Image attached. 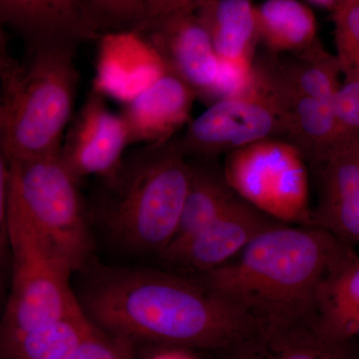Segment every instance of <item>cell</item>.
Returning a JSON list of instances; mask_svg holds the SVG:
<instances>
[{"mask_svg": "<svg viewBox=\"0 0 359 359\" xmlns=\"http://www.w3.org/2000/svg\"><path fill=\"white\" fill-rule=\"evenodd\" d=\"M195 13L204 25L219 62L252 67L259 42L252 0H203Z\"/></svg>", "mask_w": 359, "mask_h": 359, "instance_id": "ac0fdd59", "label": "cell"}, {"mask_svg": "<svg viewBox=\"0 0 359 359\" xmlns=\"http://www.w3.org/2000/svg\"><path fill=\"white\" fill-rule=\"evenodd\" d=\"M192 162L178 140L144 146L105 180L106 221L123 245L159 257L173 242L192 178Z\"/></svg>", "mask_w": 359, "mask_h": 359, "instance_id": "277c9868", "label": "cell"}, {"mask_svg": "<svg viewBox=\"0 0 359 359\" xmlns=\"http://www.w3.org/2000/svg\"><path fill=\"white\" fill-rule=\"evenodd\" d=\"M334 96V112L340 144H359V74L346 73Z\"/></svg>", "mask_w": 359, "mask_h": 359, "instance_id": "484cf974", "label": "cell"}, {"mask_svg": "<svg viewBox=\"0 0 359 359\" xmlns=\"http://www.w3.org/2000/svg\"><path fill=\"white\" fill-rule=\"evenodd\" d=\"M358 359H359V351H358Z\"/></svg>", "mask_w": 359, "mask_h": 359, "instance_id": "d6a6232c", "label": "cell"}, {"mask_svg": "<svg viewBox=\"0 0 359 359\" xmlns=\"http://www.w3.org/2000/svg\"><path fill=\"white\" fill-rule=\"evenodd\" d=\"M71 359H136V354L128 346L94 325Z\"/></svg>", "mask_w": 359, "mask_h": 359, "instance_id": "4316f807", "label": "cell"}, {"mask_svg": "<svg viewBox=\"0 0 359 359\" xmlns=\"http://www.w3.org/2000/svg\"><path fill=\"white\" fill-rule=\"evenodd\" d=\"M259 42L269 53H297L318 40L313 9L302 0H264L256 6Z\"/></svg>", "mask_w": 359, "mask_h": 359, "instance_id": "d6986e66", "label": "cell"}, {"mask_svg": "<svg viewBox=\"0 0 359 359\" xmlns=\"http://www.w3.org/2000/svg\"><path fill=\"white\" fill-rule=\"evenodd\" d=\"M255 72L285 117V140L301 151L313 168L321 164L340 144L332 99L299 93L283 76L278 55L263 54L255 60Z\"/></svg>", "mask_w": 359, "mask_h": 359, "instance_id": "30bf717a", "label": "cell"}, {"mask_svg": "<svg viewBox=\"0 0 359 359\" xmlns=\"http://www.w3.org/2000/svg\"><path fill=\"white\" fill-rule=\"evenodd\" d=\"M99 33L137 30L145 16L149 0H83Z\"/></svg>", "mask_w": 359, "mask_h": 359, "instance_id": "cb8c5ba5", "label": "cell"}, {"mask_svg": "<svg viewBox=\"0 0 359 359\" xmlns=\"http://www.w3.org/2000/svg\"><path fill=\"white\" fill-rule=\"evenodd\" d=\"M285 133L282 111L254 71L247 91L210 104L177 140L189 159L211 160L257 142L285 140Z\"/></svg>", "mask_w": 359, "mask_h": 359, "instance_id": "ba28073f", "label": "cell"}, {"mask_svg": "<svg viewBox=\"0 0 359 359\" xmlns=\"http://www.w3.org/2000/svg\"><path fill=\"white\" fill-rule=\"evenodd\" d=\"M93 325L79 304L50 325L0 340V359H71Z\"/></svg>", "mask_w": 359, "mask_h": 359, "instance_id": "ffe728a7", "label": "cell"}, {"mask_svg": "<svg viewBox=\"0 0 359 359\" xmlns=\"http://www.w3.org/2000/svg\"><path fill=\"white\" fill-rule=\"evenodd\" d=\"M287 81L299 93L318 99H332L342 75L339 59L325 48L320 39L289 57L278 55Z\"/></svg>", "mask_w": 359, "mask_h": 359, "instance_id": "603a6c76", "label": "cell"}, {"mask_svg": "<svg viewBox=\"0 0 359 359\" xmlns=\"http://www.w3.org/2000/svg\"><path fill=\"white\" fill-rule=\"evenodd\" d=\"M164 62L198 98L212 101L219 60L195 11H180L161 18L140 32Z\"/></svg>", "mask_w": 359, "mask_h": 359, "instance_id": "7c38bea8", "label": "cell"}, {"mask_svg": "<svg viewBox=\"0 0 359 359\" xmlns=\"http://www.w3.org/2000/svg\"><path fill=\"white\" fill-rule=\"evenodd\" d=\"M302 1L306 2L309 6L328 9V11H330V13H332V11H334L335 7L339 6L342 0H302Z\"/></svg>", "mask_w": 359, "mask_h": 359, "instance_id": "1f68e13d", "label": "cell"}, {"mask_svg": "<svg viewBox=\"0 0 359 359\" xmlns=\"http://www.w3.org/2000/svg\"><path fill=\"white\" fill-rule=\"evenodd\" d=\"M203 0H149L143 22L137 32H141L161 18L180 11H195Z\"/></svg>", "mask_w": 359, "mask_h": 359, "instance_id": "f1b7e54d", "label": "cell"}, {"mask_svg": "<svg viewBox=\"0 0 359 359\" xmlns=\"http://www.w3.org/2000/svg\"><path fill=\"white\" fill-rule=\"evenodd\" d=\"M8 162L9 199L75 273L83 271L92 264L94 245L79 181L60 154Z\"/></svg>", "mask_w": 359, "mask_h": 359, "instance_id": "8992f818", "label": "cell"}, {"mask_svg": "<svg viewBox=\"0 0 359 359\" xmlns=\"http://www.w3.org/2000/svg\"><path fill=\"white\" fill-rule=\"evenodd\" d=\"M142 353L141 359H212L211 353L178 347L149 349Z\"/></svg>", "mask_w": 359, "mask_h": 359, "instance_id": "f546056e", "label": "cell"}, {"mask_svg": "<svg viewBox=\"0 0 359 359\" xmlns=\"http://www.w3.org/2000/svg\"><path fill=\"white\" fill-rule=\"evenodd\" d=\"M129 145L121 114L111 112L104 97L92 90L66 133L60 159L79 182L89 176L105 181L119 170Z\"/></svg>", "mask_w": 359, "mask_h": 359, "instance_id": "8fae6325", "label": "cell"}, {"mask_svg": "<svg viewBox=\"0 0 359 359\" xmlns=\"http://www.w3.org/2000/svg\"><path fill=\"white\" fill-rule=\"evenodd\" d=\"M320 181L311 226L359 245V144L342 143L314 168Z\"/></svg>", "mask_w": 359, "mask_h": 359, "instance_id": "9a60e30c", "label": "cell"}, {"mask_svg": "<svg viewBox=\"0 0 359 359\" xmlns=\"http://www.w3.org/2000/svg\"><path fill=\"white\" fill-rule=\"evenodd\" d=\"M75 51L30 47L25 60L11 59L0 72V149L7 160L60 154L79 80Z\"/></svg>", "mask_w": 359, "mask_h": 359, "instance_id": "3957f363", "label": "cell"}, {"mask_svg": "<svg viewBox=\"0 0 359 359\" xmlns=\"http://www.w3.org/2000/svg\"><path fill=\"white\" fill-rule=\"evenodd\" d=\"M0 25L16 30L28 47L67 46L100 36L83 0H0Z\"/></svg>", "mask_w": 359, "mask_h": 359, "instance_id": "5bb4252c", "label": "cell"}, {"mask_svg": "<svg viewBox=\"0 0 359 359\" xmlns=\"http://www.w3.org/2000/svg\"><path fill=\"white\" fill-rule=\"evenodd\" d=\"M196 99L195 92L185 82L166 71L124 105L121 116L130 145H159L173 140L190 122Z\"/></svg>", "mask_w": 359, "mask_h": 359, "instance_id": "2e32d148", "label": "cell"}, {"mask_svg": "<svg viewBox=\"0 0 359 359\" xmlns=\"http://www.w3.org/2000/svg\"><path fill=\"white\" fill-rule=\"evenodd\" d=\"M93 91L127 104L167 69L148 40L135 30L106 32L98 37Z\"/></svg>", "mask_w": 359, "mask_h": 359, "instance_id": "4fadbf2b", "label": "cell"}, {"mask_svg": "<svg viewBox=\"0 0 359 359\" xmlns=\"http://www.w3.org/2000/svg\"><path fill=\"white\" fill-rule=\"evenodd\" d=\"M81 271L74 292L84 313L135 354L164 347L214 353L259 327L194 276L91 264Z\"/></svg>", "mask_w": 359, "mask_h": 359, "instance_id": "6da1fadb", "label": "cell"}, {"mask_svg": "<svg viewBox=\"0 0 359 359\" xmlns=\"http://www.w3.org/2000/svg\"><path fill=\"white\" fill-rule=\"evenodd\" d=\"M11 167L0 149V271L11 264L8 241V199Z\"/></svg>", "mask_w": 359, "mask_h": 359, "instance_id": "83f0119b", "label": "cell"}, {"mask_svg": "<svg viewBox=\"0 0 359 359\" xmlns=\"http://www.w3.org/2000/svg\"><path fill=\"white\" fill-rule=\"evenodd\" d=\"M11 58L7 54L6 39H4L2 25H0V72L4 69V67L8 65Z\"/></svg>", "mask_w": 359, "mask_h": 359, "instance_id": "4dcf8cb0", "label": "cell"}, {"mask_svg": "<svg viewBox=\"0 0 359 359\" xmlns=\"http://www.w3.org/2000/svg\"><path fill=\"white\" fill-rule=\"evenodd\" d=\"M355 344L325 337L313 323L261 325L212 359H358Z\"/></svg>", "mask_w": 359, "mask_h": 359, "instance_id": "e0dca14e", "label": "cell"}, {"mask_svg": "<svg viewBox=\"0 0 359 359\" xmlns=\"http://www.w3.org/2000/svg\"><path fill=\"white\" fill-rule=\"evenodd\" d=\"M359 259L316 226L280 224L224 266L194 276L261 325L313 323L325 285Z\"/></svg>", "mask_w": 359, "mask_h": 359, "instance_id": "7a4b0ae2", "label": "cell"}, {"mask_svg": "<svg viewBox=\"0 0 359 359\" xmlns=\"http://www.w3.org/2000/svg\"><path fill=\"white\" fill-rule=\"evenodd\" d=\"M308 165L290 142L268 139L226 155L223 173L241 199L266 216L311 226Z\"/></svg>", "mask_w": 359, "mask_h": 359, "instance_id": "52a82bcc", "label": "cell"}, {"mask_svg": "<svg viewBox=\"0 0 359 359\" xmlns=\"http://www.w3.org/2000/svg\"><path fill=\"white\" fill-rule=\"evenodd\" d=\"M8 241L13 280L0 340L50 325L79 304L71 287L74 269L11 199Z\"/></svg>", "mask_w": 359, "mask_h": 359, "instance_id": "5b68a950", "label": "cell"}, {"mask_svg": "<svg viewBox=\"0 0 359 359\" xmlns=\"http://www.w3.org/2000/svg\"><path fill=\"white\" fill-rule=\"evenodd\" d=\"M313 325L335 341H359V259L323 287Z\"/></svg>", "mask_w": 359, "mask_h": 359, "instance_id": "44dd1931", "label": "cell"}, {"mask_svg": "<svg viewBox=\"0 0 359 359\" xmlns=\"http://www.w3.org/2000/svg\"><path fill=\"white\" fill-rule=\"evenodd\" d=\"M337 55L342 74H359V0H342L332 11Z\"/></svg>", "mask_w": 359, "mask_h": 359, "instance_id": "d4e9b609", "label": "cell"}, {"mask_svg": "<svg viewBox=\"0 0 359 359\" xmlns=\"http://www.w3.org/2000/svg\"><path fill=\"white\" fill-rule=\"evenodd\" d=\"M192 167V178L178 231L170 245L185 240L204 228L238 198L224 178L223 168L219 169L210 164L209 160L194 162Z\"/></svg>", "mask_w": 359, "mask_h": 359, "instance_id": "7402d4cb", "label": "cell"}, {"mask_svg": "<svg viewBox=\"0 0 359 359\" xmlns=\"http://www.w3.org/2000/svg\"><path fill=\"white\" fill-rule=\"evenodd\" d=\"M280 224L238 197L214 221L169 245L159 257L182 273L202 275L229 263L259 233Z\"/></svg>", "mask_w": 359, "mask_h": 359, "instance_id": "9c48e42d", "label": "cell"}]
</instances>
